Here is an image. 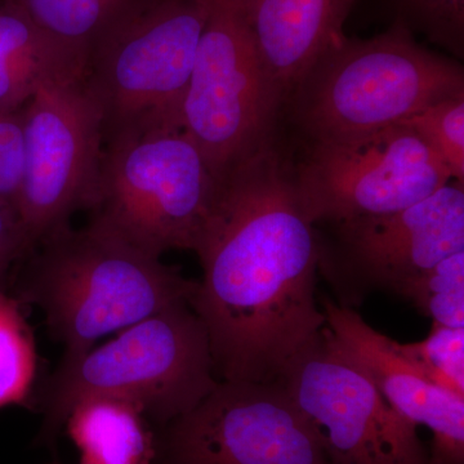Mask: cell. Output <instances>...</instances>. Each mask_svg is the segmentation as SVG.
I'll use <instances>...</instances> for the list:
<instances>
[{
    "label": "cell",
    "instance_id": "7402d4cb",
    "mask_svg": "<svg viewBox=\"0 0 464 464\" xmlns=\"http://www.w3.org/2000/svg\"><path fill=\"white\" fill-rule=\"evenodd\" d=\"M464 292V250L449 255L406 283L399 295L420 308L432 295Z\"/></svg>",
    "mask_w": 464,
    "mask_h": 464
},
{
    "label": "cell",
    "instance_id": "d6986e66",
    "mask_svg": "<svg viewBox=\"0 0 464 464\" xmlns=\"http://www.w3.org/2000/svg\"><path fill=\"white\" fill-rule=\"evenodd\" d=\"M401 124L418 134L453 181L464 185V94L438 101Z\"/></svg>",
    "mask_w": 464,
    "mask_h": 464
},
{
    "label": "cell",
    "instance_id": "ffe728a7",
    "mask_svg": "<svg viewBox=\"0 0 464 464\" xmlns=\"http://www.w3.org/2000/svg\"><path fill=\"white\" fill-rule=\"evenodd\" d=\"M396 21L411 33H420L433 44L464 56V0H392Z\"/></svg>",
    "mask_w": 464,
    "mask_h": 464
},
{
    "label": "cell",
    "instance_id": "5bb4252c",
    "mask_svg": "<svg viewBox=\"0 0 464 464\" xmlns=\"http://www.w3.org/2000/svg\"><path fill=\"white\" fill-rule=\"evenodd\" d=\"M355 0H237L250 38L284 105L299 79L344 36Z\"/></svg>",
    "mask_w": 464,
    "mask_h": 464
},
{
    "label": "cell",
    "instance_id": "ac0fdd59",
    "mask_svg": "<svg viewBox=\"0 0 464 464\" xmlns=\"http://www.w3.org/2000/svg\"><path fill=\"white\" fill-rule=\"evenodd\" d=\"M127 0H14L36 25L87 52L100 30Z\"/></svg>",
    "mask_w": 464,
    "mask_h": 464
},
{
    "label": "cell",
    "instance_id": "2e32d148",
    "mask_svg": "<svg viewBox=\"0 0 464 464\" xmlns=\"http://www.w3.org/2000/svg\"><path fill=\"white\" fill-rule=\"evenodd\" d=\"M65 427L82 464H155L158 441L137 406L111 398L84 400Z\"/></svg>",
    "mask_w": 464,
    "mask_h": 464
},
{
    "label": "cell",
    "instance_id": "52a82bcc",
    "mask_svg": "<svg viewBox=\"0 0 464 464\" xmlns=\"http://www.w3.org/2000/svg\"><path fill=\"white\" fill-rule=\"evenodd\" d=\"M283 108L237 0H209L181 128L216 179L274 141Z\"/></svg>",
    "mask_w": 464,
    "mask_h": 464
},
{
    "label": "cell",
    "instance_id": "9a60e30c",
    "mask_svg": "<svg viewBox=\"0 0 464 464\" xmlns=\"http://www.w3.org/2000/svg\"><path fill=\"white\" fill-rule=\"evenodd\" d=\"M87 52L61 41L14 3L0 7V110L18 112L43 85L85 74Z\"/></svg>",
    "mask_w": 464,
    "mask_h": 464
},
{
    "label": "cell",
    "instance_id": "30bf717a",
    "mask_svg": "<svg viewBox=\"0 0 464 464\" xmlns=\"http://www.w3.org/2000/svg\"><path fill=\"white\" fill-rule=\"evenodd\" d=\"M276 382L319 429L331 464H431L418 426L387 402L328 325Z\"/></svg>",
    "mask_w": 464,
    "mask_h": 464
},
{
    "label": "cell",
    "instance_id": "e0dca14e",
    "mask_svg": "<svg viewBox=\"0 0 464 464\" xmlns=\"http://www.w3.org/2000/svg\"><path fill=\"white\" fill-rule=\"evenodd\" d=\"M36 369L35 341L21 302L0 289V408L25 404Z\"/></svg>",
    "mask_w": 464,
    "mask_h": 464
},
{
    "label": "cell",
    "instance_id": "ba28073f",
    "mask_svg": "<svg viewBox=\"0 0 464 464\" xmlns=\"http://www.w3.org/2000/svg\"><path fill=\"white\" fill-rule=\"evenodd\" d=\"M24 168L14 199L34 246L88 209L99 181L103 115L85 74L43 85L21 110Z\"/></svg>",
    "mask_w": 464,
    "mask_h": 464
},
{
    "label": "cell",
    "instance_id": "cb8c5ba5",
    "mask_svg": "<svg viewBox=\"0 0 464 464\" xmlns=\"http://www.w3.org/2000/svg\"><path fill=\"white\" fill-rule=\"evenodd\" d=\"M32 250V241L16 207L12 201L0 198V289H5V279L14 262Z\"/></svg>",
    "mask_w": 464,
    "mask_h": 464
},
{
    "label": "cell",
    "instance_id": "8992f818",
    "mask_svg": "<svg viewBox=\"0 0 464 464\" xmlns=\"http://www.w3.org/2000/svg\"><path fill=\"white\" fill-rule=\"evenodd\" d=\"M216 186L182 130L115 134L103 141L90 224L155 257L173 249L194 252Z\"/></svg>",
    "mask_w": 464,
    "mask_h": 464
},
{
    "label": "cell",
    "instance_id": "4fadbf2b",
    "mask_svg": "<svg viewBox=\"0 0 464 464\" xmlns=\"http://www.w3.org/2000/svg\"><path fill=\"white\" fill-rule=\"evenodd\" d=\"M326 325L387 402L432 433L431 464H464V396L438 386L404 344L375 331L353 308L323 297Z\"/></svg>",
    "mask_w": 464,
    "mask_h": 464
},
{
    "label": "cell",
    "instance_id": "44dd1931",
    "mask_svg": "<svg viewBox=\"0 0 464 464\" xmlns=\"http://www.w3.org/2000/svg\"><path fill=\"white\" fill-rule=\"evenodd\" d=\"M402 344L433 383L464 396V328L433 324L426 340Z\"/></svg>",
    "mask_w": 464,
    "mask_h": 464
},
{
    "label": "cell",
    "instance_id": "603a6c76",
    "mask_svg": "<svg viewBox=\"0 0 464 464\" xmlns=\"http://www.w3.org/2000/svg\"><path fill=\"white\" fill-rule=\"evenodd\" d=\"M24 168L21 112L0 110V198L14 203Z\"/></svg>",
    "mask_w": 464,
    "mask_h": 464
},
{
    "label": "cell",
    "instance_id": "277c9868",
    "mask_svg": "<svg viewBox=\"0 0 464 464\" xmlns=\"http://www.w3.org/2000/svg\"><path fill=\"white\" fill-rule=\"evenodd\" d=\"M218 382L206 326L190 304H176L83 355L61 360L42 390L38 441L53 444L72 409L92 398L123 400L164 427Z\"/></svg>",
    "mask_w": 464,
    "mask_h": 464
},
{
    "label": "cell",
    "instance_id": "8fae6325",
    "mask_svg": "<svg viewBox=\"0 0 464 464\" xmlns=\"http://www.w3.org/2000/svg\"><path fill=\"white\" fill-rule=\"evenodd\" d=\"M295 177L314 225L398 212L453 181L404 124L348 141L310 142Z\"/></svg>",
    "mask_w": 464,
    "mask_h": 464
},
{
    "label": "cell",
    "instance_id": "7c38bea8",
    "mask_svg": "<svg viewBox=\"0 0 464 464\" xmlns=\"http://www.w3.org/2000/svg\"><path fill=\"white\" fill-rule=\"evenodd\" d=\"M160 464H331L315 423L274 382L219 381L163 427Z\"/></svg>",
    "mask_w": 464,
    "mask_h": 464
},
{
    "label": "cell",
    "instance_id": "6da1fadb",
    "mask_svg": "<svg viewBox=\"0 0 464 464\" xmlns=\"http://www.w3.org/2000/svg\"><path fill=\"white\" fill-rule=\"evenodd\" d=\"M194 252L203 279L190 307L219 381L274 382L316 340L319 237L276 140L217 179Z\"/></svg>",
    "mask_w": 464,
    "mask_h": 464
},
{
    "label": "cell",
    "instance_id": "3957f363",
    "mask_svg": "<svg viewBox=\"0 0 464 464\" xmlns=\"http://www.w3.org/2000/svg\"><path fill=\"white\" fill-rule=\"evenodd\" d=\"M458 94L459 61L427 50L395 21L373 38L344 35L308 67L286 103L310 142H335L404 123Z\"/></svg>",
    "mask_w": 464,
    "mask_h": 464
},
{
    "label": "cell",
    "instance_id": "5b68a950",
    "mask_svg": "<svg viewBox=\"0 0 464 464\" xmlns=\"http://www.w3.org/2000/svg\"><path fill=\"white\" fill-rule=\"evenodd\" d=\"M209 0H127L88 47L85 81L115 134L181 128Z\"/></svg>",
    "mask_w": 464,
    "mask_h": 464
},
{
    "label": "cell",
    "instance_id": "9c48e42d",
    "mask_svg": "<svg viewBox=\"0 0 464 464\" xmlns=\"http://www.w3.org/2000/svg\"><path fill=\"white\" fill-rule=\"evenodd\" d=\"M319 237V274L342 307L360 306L374 292L398 295L406 283L464 250V185L450 181L413 206L328 224Z\"/></svg>",
    "mask_w": 464,
    "mask_h": 464
},
{
    "label": "cell",
    "instance_id": "7a4b0ae2",
    "mask_svg": "<svg viewBox=\"0 0 464 464\" xmlns=\"http://www.w3.org/2000/svg\"><path fill=\"white\" fill-rule=\"evenodd\" d=\"M18 283V301L38 306L63 359L176 304H190L198 282L97 226H70L39 241Z\"/></svg>",
    "mask_w": 464,
    "mask_h": 464
},
{
    "label": "cell",
    "instance_id": "d4e9b609",
    "mask_svg": "<svg viewBox=\"0 0 464 464\" xmlns=\"http://www.w3.org/2000/svg\"><path fill=\"white\" fill-rule=\"evenodd\" d=\"M50 464H58V463H50Z\"/></svg>",
    "mask_w": 464,
    "mask_h": 464
}]
</instances>
